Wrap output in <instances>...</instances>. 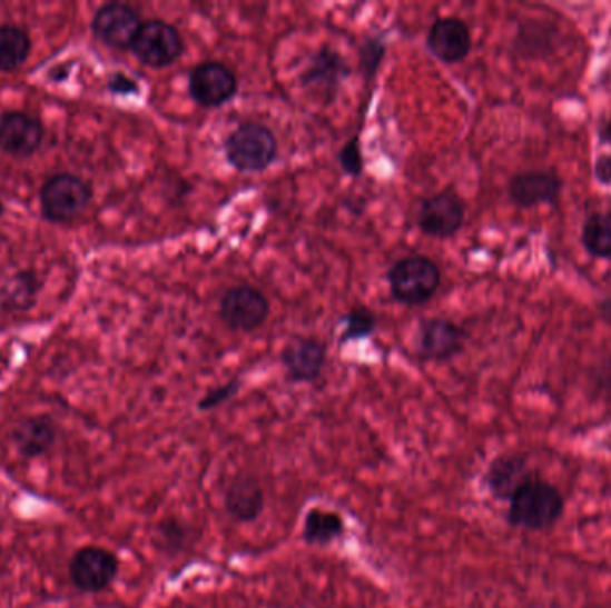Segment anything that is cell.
Listing matches in <instances>:
<instances>
[{
  "label": "cell",
  "mask_w": 611,
  "mask_h": 608,
  "mask_svg": "<svg viewBox=\"0 0 611 608\" xmlns=\"http://www.w3.org/2000/svg\"><path fill=\"white\" fill-rule=\"evenodd\" d=\"M565 500L556 487L542 478L531 477L510 500L507 524L524 530H545L560 521Z\"/></svg>",
  "instance_id": "6da1fadb"
},
{
  "label": "cell",
  "mask_w": 611,
  "mask_h": 608,
  "mask_svg": "<svg viewBox=\"0 0 611 608\" xmlns=\"http://www.w3.org/2000/svg\"><path fill=\"white\" fill-rule=\"evenodd\" d=\"M390 289L398 302L407 306L426 303L438 291L442 273L430 257H406L388 273Z\"/></svg>",
  "instance_id": "7a4b0ae2"
},
{
  "label": "cell",
  "mask_w": 611,
  "mask_h": 608,
  "mask_svg": "<svg viewBox=\"0 0 611 608\" xmlns=\"http://www.w3.org/2000/svg\"><path fill=\"white\" fill-rule=\"evenodd\" d=\"M226 156L236 170L263 171L276 161V136L262 123H244L227 138Z\"/></svg>",
  "instance_id": "3957f363"
},
{
  "label": "cell",
  "mask_w": 611,
  "mask_h": 608,
  "mask_svg": "<svg viewBox=\"0 0 611 608\" xmlns=\"http://www.w3.org/2000/svg\"><path fill=\"white\" fill-rule=\"evenodd\" d=\"M41 211L47 220L67 223L81 217L91 200L90 186L70 173L50 177L40 191Z\"/></svg>",
  "instance_id": "277c9868"
},
{
  "label": "cell",
  "mask_w": 611,
  "mask_h": 608,
  "mask_svg": "<svg viewBox=\"0 0 611 608\" xmlns=\"http://www.w3.org/2000/svg\"><path fill=\"white\" fill-rule=\"evenodd\" d=\"M120 571L117 555L102 546H82L68 562V577L76 589L88 595L102 592Z\"/></svg>",
  "instance_id": "5b68a950"
},
{
  "label": "cell",
  "mask_w": 611,
  "mask_h": 608,
  "mask_svg": "<svg viewBox=\"0 0 611 608\" xmlns=\"http://www.w3.org/2000/svg\"><path fill=\"white\" fill-rule=\"evenodd\" d=\"M132 52L141 63L150 68H165L181 58L185 43L181 32L173 23L164 20H149L141 23L140 32L132 43Z\"/></svg>",
  "instance_id": "8992f818"
},
{
  "label": "cell",
  "mask_w": 611,
  "mask_h": 608,
  "mask_svg": "<svg viewBox=\"0 0 611 608\" xmlns=\"http://www.w3.org/2000/svg\"><path fill=\"white\" fill-rule=\"evenodd\" d=\"M268 300L253 286H236L220 300V318L233 330L253 332L267 320Z\"/></svg>",
  "instance_id": "52a82bcc"
},
{
  "label": "cell",
  "mask_w": 611,
  "mask_h": 608,
  "mask_svg": "<svg viewBox=\"0 0 611 608\" xmlns=\"http://www.w3.org/2000/svg\"><path fill=\"white\" fill-rule=\"evenodd\" d=\"M238 90V79L231 68L217 61L197 64L190 73V96L203 108H218Z\"/></svg>",
  "instance_id": "ba28073f"
},
{
  "label": "cell",
  "mask_w": 611,
  "mask_h": 608,
  "mask_svg": "<svg viewBox=\"0 0 611 608\" xmlns=\"http://www.w3.org/2000/svg\"><path fill=\"white\" fill-rule=\"evenodd\" d=\"M97 40L114 49H131L141 29V20L126 4H106L97 11L91 22Z\"/></svg>",
  "instance_id": "9c48e42d"
},
{
  "label": "cell",
  "mask_w": 611,
  "mask_h": 608,
  "mask_svg": "<svg viewBox=\"0 0 611 608\" xmlns=\"http://www.w3.org/2000/svg\"><path fill=\"white\" fill-rule=\"evenodd\" d=\"M562 188L563 182L556 171L530 170L513 177L507 185V195L519 208L530 209L556 203Z\"/></svg>",
  "instance_id": "30bf717a"
},
{
  "label": "cell",
  "mask_w": 611,
  "mask_h": 608,
  "mask_svg": "<svg viewBox=\"0 0 611 608\" xmlns=\"http://www.w3.org/2000/svg\"><path fill=\"white\" fill-rule=\"evenodd\" d=\"M463 221H465V206L462 199L451 191H444L424 200L418 212V226L422 232L433 238H451L462 229Z\"/></svg>",
  "instance_id": "8fae6325"
},
{
  "label": "cell",
  "mask_w": 611,
  "mask_h": 608,
  "mask_svg": "<svg viewBox=\"0 0 611 608\" xmlns=\"http://www.w3.org/2000/svg\"><path fill=\"white\" fill-rule=\"evenodd\" d=\"M465 332L447 318H430L418 330V356L424 361H449L462 352Z\"/></svg>",
  "instance_id": "7c38bea8"
},
{
  "label": "cell",
  "mask_w": 611,
  "mask_h": 608,
  "mask_svg": "<svg viewBox=\"0 0 611 608\" xmlns=\"http://www.w3.org/2000/svg\"><path fill=\"white\" fill-rule=\"evenodd\" d=\"M43 127L38 118L11 111L0 118V149L13 158H29L40 149Z\"/></svg>",
  "instance_id": "4fadbf2b"
},
{
  "label": "cell",
  "mask_w": 611,
  "mask_h": 608,
  "mask_svg": "<svg viewBox=\"0 0 611 608\" xmlns=\"http://www.w3.org/2000/svg\"><path fill=\"white\" fill-rule=\"evenodd\" d=\"M282 362L292 382H315L326 366V347L315 339H292L283 350Z\"/></svg>",
  "instance_id": "5bb4252c"
},
{
  "label": "cell",
  "mask_w": 611,
  "mask_h": 608,
  "mask_svg": "<svg viewBox=\"0 0 611 608\" xmlns=\"http://www.w3.org/2000/svg\"><path fill=\"white\" fill-rule=\"evenodd\" d=\"M427 47L444 63H460L472 49V37L463 20L438 19L431 26Z\"/></svg>",
  "instance_id": "9a60e30c"
},
{
  "label": "cell",
  "mask_w": 611,
  "mask_h": 608,
  "mask_svg": "<svg viewBox=\"0 0 611 608\" xmlns=\"http://www.w3.org/2000/svg\"><path fill=\"white\" fill-rule=\"evenodd\" d=\"M58 439V427L49 416H29L22 418L11 428V442L20 456L26 459L49 453Z\"/></svg>",
  "instance_id": "2e32d148"
},
{
  "label": "cell",
  "mask_w": 611,
  "mask_h": 608,
  "mask_svg": "<svg viewBox=\"0 0 611 608\" xmlns=\"http://www.w3.org/2000/svg\"><path fill=\"white\" fill-rule=\"evenodd\" d=\"M224 507L236 524H253L265 509V492L254 477H238L227 487Z\"/></svg>",
  "instance_id": "e0dca14e"
},
{
  "label": "cell",
  "mask_w": 611,
  "mask_h": 608,
  "mask_svg": "<svg viewBox=\"0 0 611 608\" xmlns=\"http://www.w3.org/2000/svg\"><path fill=\"white\" fill-rule=\"evenodd\" d=\"M347 73L344 59L329 49H322L313 56L312 63L306 68L303 82L318 99L331 102L338 90V82Z\"/></svg>",
  "instance_id": "ac0fdd59"
},
{
  "label": "cell",
  "mask_w": 611,
  "mask_h": 608,
  "mask_svg": "<svg viewBox=\"0 0 611 608\" xmlns=\"http://www.w3.org/2000/svg\"><path fill=\"white\" fill-rule=\"evenodd\" d=\"M531 477L533 475L528 469V462H525L524 457L506 453V456L495 457L490 462L485 480L490 492L497 500H512V496L515 495L516 489L522 484L528 482Z\"/></svg>",
  "instance_id": "d6986e66"
},
{
  "label": "cell",
  "mask_w": 611,
  "mask_h": 608,
  "mask_svg": "<svg viewBox=\"0 0 611 608\" xmlns=\"http://www.w3.org/2000/svg\"><path fill=\"white\" fill-rule=\"evenodd\" d=\"M345 534L342 514L333 510L309 509L304 518L303 541L308 546H329Z\"/></svg>",
  "instance_id": "ffe728a7"
},
{
  "label": "cell",
  "mask_w": 611,
  "mask_h": 608,
  "mask_svg": "<svg viewBox=\"0 0 611 608\" xmlns=\"http://www.w3.org/2000/svg\"><path fill=\"white\" fill-rule=\"evenodd\" d=\"M31 54L28 32L13 26L0 28V72H13L22 67Z\"/></svg>",
  "instance_id": "44dd1931"
},
{
  "label": "cell",
  "mask_w": 611,
  "mask_h": 608,
  "mask_svg": "<svg viewBox=\"0 0 611 608\" xmlns=\"http://www.w3.org/2000/svg\"><path fill=\"white\" fill-rule=\"evenodd\" d=\"M581 243L590 256L611 259V211L593 212L584 220Z\"/></svg>",
  "instance_id": "7402d4cb"
},
{
  "label": "cell",
  "mask_w": 611,
  "mask_h": 608,
  "mask_svg": "<svg viewBox=\"0 0 611 608\" xmlns=\"http://www.w3.org/2000/svg\"><path fill=\"white\" fill-rule=\"evenodd\" d=\"M156 546L164 554L176 555L185 548L188 541V530L177 519H161L156 527Z\"/></svg>",
  "instance_id": "603a6c76"
},
{
  "label": "cell",
  "mask_w": 611,
  "mask_h": 608,
  "mask_svg": "<svg viewBox=\"0 0 611 608\" xmlns=\"http://www.w3.org/2000/svg\"><path fill=\"white\" fill-rule=\"evenodd\" d=\"M374 329H376V316L368 309H354L347 315V329L342 336V342L367 338Z\"/></svg>",
  "instance_id": "cb8c5ba5"
},
{
  "label": "cell",
  "mask_w": 611,
  "mask_h": 608,
  "mask_svg": "<svg viewBox=\"0 0 611 608\" xmlns=\"http://www.w3.org/2000/svg\"><path fill=\"white\" fill-rule=\"evenodd\" d=\"M238 389H240V380H229V382L224 383V386H218V388L209 389L206 395H204L203 398H200L199 403H197V407H199V410H214L217 409L218 406H223V403H226L229 398L235 397L236 392H238Z\"/></svg>",
  "instance_id": "d4e9b609"
},
{
  "label": "cell",
  "mask_w": 611,
  "mask_h": 608,
  "mask_svg": "<svg viewBox=\"0 0 611 608\" xmlns=\"http://www.w3.org/2000/svg\"><path fill=\"white\" fill-rule=\"evenodd\" d=\"M385 56V43L372 38L365 41L362 47V70L365 77L371 79L377 72V67L381 64V59Z\"/></svg>",
  "instance_id": "484cf974"
},
{
  "label": "cell",
  "mask_w": 611,
  "mask_h": 608,
  "mask_svg": "<svg viewBox=\"0 0 611 608\" xmlns=\"http://www.w3.org/2000/svg\"><path fill=\"white\" fill-rule=\"evenodd\" d=\"M339 165L349 176L358 177L363 170L362 150H359L358 138L345 143L344 149L339 152Z\"/></svg>",
  "instance_id": "4316f807"
},
{
  "label": "cell",
  "mask_w": 611,
  "mask_h": 608,
  "mask_svg": "<svg viewBox=\"0 0 611 608\" xmlns=\"http://www.w3.org/2000/svg\"><path fill=\"white\" fill-rule=\"evenodd\" d=\"M595 179L601 182L602 186H611V153H602L595 161Z\"/></svg>",
  "instance_id": "83f0119b"
},
{
  "label": "cell",
  "mask_w": 611,
  "mask_h": 608,
  "mask_svg": "<svg viewBox=\"0 0 611 608\" xmlns=\"http://www.w3.org/2000/svg\"><path fill=\"white\" fill-rule=\"evenodd\" d=\"M109 90L115 91V93H135V91H138V86H136V82L131 81L129 77L117 73V76L109 81Z\"/></svg>",
  "instance_id": "f1b7e54d"
},
{
  "label": "cell",
  "mask_w": 611,
  "mask_h": 608,
  "mask_svg": "<svg viewBox=\"0 0 611 608\" xmlns=\"http://www.w3.org/2000/svg\"><path fill=\"white\" fill-rule=\"evenodd\" d=\"M599 140L602 143L611 144V117L599 127Z\"/></svg>",
  "instance_id": "f546056e"
},
{
  "label": "cell",
  "mask_w": 611,
  "mask_h": 608,
  "mask_svg": "<svg viewBox=\"0 0 611 608\" xmlns=\"http://www.w3.org/2000/svg\"><path fill=\"white\" fill-rule=\"evenodd\" d=\"M599 315H601L602 320L611 325V300H604V302L599 306Z\"/></svg>",
  "instance_id": "4dcf8cb0"
},
{
  "label": "cell",
  "mask_w": 611,
  "mask_h": 608,
  "mask_svg": "<svg viewBox=\"0 0 611 608\" xmlns=\"http://www.w3.org/2000/svg\"><path fill=\"white\" fill-rule=\"evenodd\" d=\"M0 575H2V562H0Z\"/></svg>",
  "instance_id": "1f68e13d"
},
{
  "label": "cell",
  "mask_w": 611,
  "mask_h": 608,
  "mask_svg": "<svg viewBox=\"0 0 611 608\" xmlns=\"http://www.w3.org/2000/svg\"><path fill=\"white\" fill-rule=\"evenodd\" d=\"M0 373H2V362H0Z\"/></svg>",
  "instance_id": "d6a6232c"
},
{
  "label": "cell",
  "mask_w": 611,
  "mask_h": 608,
  "mask_svg": "<svg viewBox=\"0 0 611 608\" xmlns=\"http://www.w3.org/2000/svg\"><path fill=\"white\" fill-rule=\"evenodd\" d=\"M0 212H2V206H0Z\"/></svg>",
  "instance_id": "836d02e7"
}]
</instances>
